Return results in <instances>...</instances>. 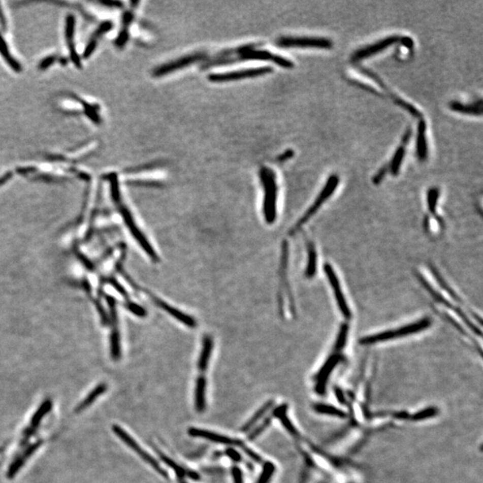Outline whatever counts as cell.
<instances>
[{
    "instance_id": "6da1fadb",
    "label": "cell",
    "mask_w": 483,
    "mask_h": 483,
    "mask_svg": "<svg viewBox=\"0 0 483 483\" xmlns=\"http://www.w3.org/2000/svg\"><path fill=\"white\" fill-rule=\"evenodd\" d=\"M246 60L271 61L281 68H286V69L294 68V63L283 56L275 55L273 53L267 51V50L255 49L254 45H246L239 47L237 49L222 51L219 54H217L216 59L206 63L205 66H203V68L206 69L211 67L225 66V65L233 64V63L246 61Z\"/></svg>"
},
{
    "instance_id": "7a4b0ae2",
    "label": "cell",
    "mask_w": 483,
    "mask_h": 483,
    "mask_svg": "<svg viewBox=\"0 0 483 483\" xmlns=\"http://www.w3.org/2000/svg\"><path fill=\"white\" fill-rule=\"evenodd\" d=\"M108 179L110 182V185H111V192H112L111 195H112L113 200L116 203V206L119 210L120 214L124 219V224L127 227L132 236H134L135 241L142 247L143 251L148 255V257L150 259V261L154 263H158L159 257L155 251V249L151 245L150 241L148 240L145 235L142 232L141 229L136 224L134 216L132 215L131 211L122 202L121 195H120L119 184H118V180H117V176H116V174H110Z\"/></svg>"
},
{
    "instance_id": "3957f363",
    "label": "cell",
    "mask_w": 483,
    "mask_h": 483,
    "mask_svg": "<svg viewBox=\"0 0 483 483\" xmlns=\"http://www.w3.org/2000/svg\"><path fill=\"white\" fill-rule=\"evenodd\" d=\"M431 325H432V319L429 317H424L417 321L399 327L395 330H386V331H382V332L362 337L359 340L360 345H376L381 342L398 339L401 337H405L410 335L420 333L424 330H428Z\"/></svg>"
},
{
    "instance_id": "277c9868",
    "label": "cell",
    "mask_w": 483,
    "mask_h": 483,
    "mask_svg": "<svg viewBox=\"0 0 483 483\" xmlns=\"http://www.w3.org/2000/svg\"><path fill=\"white\" fill-rule=\"evenodd\" d=\"M260 178L263 184V216L268 225L277 220V184L276 175L272 169L264 167L260 170Z\"/></svg>"
},
{
    "instance_id": "5b68a950",
    "label": "cell",
    "mask_w": 483,
    "mask_h": 483,
    "mask_svg": "<svg viewBox=\"0 0 483 483\" xmlns=\"http://www.w3.org/2000/svg\"><path fill=\"white\" fill-rule=\"evenodd\" d=\"M288 256L289 245L288 242L284 240L281 244L280 269H279V277H280V288L278 291V306L280 314H285V300L287 299L288 310L290 313L296 314V305L293 297L290 285H289L288 275Z\"/></svg>"
},
{
    "instance_id": "8992f818",
    "label": "cell",
    "mask_w": 483,
    "mask_h": 483,
    "mask_svg": "<svg viewBox=\"0 0 483 483\" xmlns=\"http://www.w3.org/2000/svg\"><path fill=\"white\" fill-rule=\"evenodd\" d=\"M338 183H339V177L337 175H332L329 177L324 187L322 188L319 195L317 196V198L315 199L314 203H312V205H311L310 208L304 212V215L300 217L299 220L293 226L292 229L289 230V236L296 235V233L300 231L308 221L314 216L316 212L320 209V207L326 203L331 195H333L334 191L337 189Z\"/></svg>"
},
{
    "instance_id": "52a82bcc",
    "label": "cell",
    "mask_w": 483,
    "mask_h": 483,
    "mask_svg": "<svg viewBox=\"0 0 483 483\" xmlns=\"http://www.w3.org/2000/svg\"><path fill=\"white\" fill-rule=\"evenodd\" d=\"M345 359L346 358L342 352L337 351H334L328 356L321 367L318 369L312 378L314 381V391L318 396L324 397L326 395L331 375L333 374L334 371L338 366V364L345 362Z\"/></svg>"
},
{
    "instance_id": "ba28073f",
    "label": "cell",
    "mask_w": 483,
    "mask_h": 483,
    "mask_svg": "<svg viewBox=\"0 0 483 483\" xmlns=\"http://www.w3.org/2000/svg\"><path fill=\"white\" fill-rule=\"evenodd\" d=\"M143 291L149 297V299L152 304H155L158 309H160L167 314H169L170 317L176 319L181 324L190 329H195L198 326L196 319L194 317H191V315L187 314L184 311H181L179 309L173 306L172 304H169L168 302H166L165 300L154 295L153 293L150 292L148 289L147 290L143 289Z\"/></svg>"
},
{
    "instance_id": "9c48e42d",
    "label": "cell",
    "mask_w": 483,
    "mask_h": 483,
    "mask_svg": "<svg viewBox=\"0 0 483 483\" xmlns=\"http://www.w3.org/2000/svg\"><path fill=\"white\" fill-rule=\"evenodd\" d=\"M112 429L114 433H115L122 441L124 442L126 446H129L132 450H134L135 453L138 455L139 457H141V458H142L143 461H145L146 463H148V464H149L152 468L155 469L160 475L164 476V477H169V474L167 473V472H166L164 469L161 467L157 461L155 460L153 457L150 456V454L147 453L145 450L142 448L141 446H139L138 443L135 441V439L132 438L131 436L128 434L126 431H124V430L120 427V426H118V425H113Z\"/></svg>"
},
{
    "instance_id": "30bf717a",
    "label": "cell",
    "mask_w": 483,
    "mask_h": 483,
    "mask_svg": "<svg viewBox=\"0 0 483 483\" xmlns=\"http://www.w3.org/2000/svg\"><path fill=\"white\" fill-rule=\"evenodd\" d=\"M324 272L326 274L327 277L329 279L330 287L333 290L335 299L337 302V306L339 311H341L342 315L346 320H349L352 318V311L349 308L348 304L346 302L343 289L341 287L340 281L338 279L337 273L334 270L333 267L330 265V263H325L323 267Z\"/></svg>"
},
{
    "instance_id": "8fae6325",
    "label": "cell",
    "mask_w": 483,
    "mask_h": 483,
    "mask_svg": "<svg viewBox=\"0 0 483 483\" xmlns=\"http://www.w3.org/2000/svg\"><path fill=\"white\" fill-rule=\"evenodd\" d=\"M277 45L281 48H315V49H331L333 43L326 38L316 37H282L278 39Z\"/></svg>"
},
{
    "instance_id": "7c38bea8",
    "label": "cell",
    "mask_w": 483,
    "mask_h": 483,
    "mask_svg": "<svg viewBox=\"0 0 483 483\" xmlns=\"http://www.w3.org/2000/svg\"><path fill=\"white\" fill-rule=\"evenodd\" d=\"M272 72L271 68H258L244 69L240 71L229 72L226 74H213L209 75V80L212 83H225L238 81L244 78H253L262 75L270 74Z\"/></svg>"
},
{
    "instance_id": "4fadbf2b",
    "label": "cell",
    "mask_w": 483,
    "mask_h": 483,
    "mask_svg": "<svg viewBox=\"0 0 483 483\" xmlns=\"http://www.w3.org/2000/svg\"><path fill=\"white\" fill-rule=\"evenodd\" d=\"M204 57H205V54L203 52L195 53V54L183 56L181 58L156 68L153 71V76L160 77V76L169 75L170 73L186 68L188 66H191V64H195L196 62L203 60Z\"/></svg>"
},
{
    "instance_id": "5bb4252c",
    "label": "cell",
    "mask_w": 483,
    "mask_h": 483,
    "mask_svg": "<svg viewBox=\"0 0 483 483\" xmlns=\"http://www.w3.org/2000/svg\"><path fill=\"white\" fill-rule=\"evenodd\" d=\"M401 37L398 36H391V37L385 38L383 40H380L376 43H373L371 45L366 46L363 49L356 50V52L352 55V62H359L361 60L365 59L370 56H373L375 54L384 51L385 49L390 48V46L396 44L397 42H400Z\"/></svg>"
},
{
    "instance_id": "9a60e30c",
    "label": "cell",
    "mask_w": 483,
    "mask_h": 483,
    "mask_svg": "<svg viewBox=\"0 0 483 483\" xmlns=\"http://www.w3.org/2000/svg\"><path fill=\"white\" fill-rule=\"evenodd\" d=\"M188 434L194 437V438H201L210 440V441L221 444V445H227V446H239L244 443L238 439H233L229 438L224 435L218 434L216 432L206 431L203 429H198V428H190L188 429Z\"/></svg>"
},
{
    "instance_id": "2e32d148",
    "label": "cell",
    "mask_w": 483,
    "mask_h": 483,
    "mask_svg": "<svg viewBox=\"0 0 483 483\" xmlns=\"http://www.w3.org/2000/svg\"><path fill=\"white\" fill-rule=\"evenodd\" d=\"M360 70L363 72L364 75H366L367 76H370L371 79H373L375 82H377V83H378V84H379V85H380V86L383 88V89H385V90L388 91V93H389V95H390V97L393 99V102H395L396 104L400 106L401 108H403V109H405V110H406L407 112L410 113V114H411L412 116H414V117H416V118H421V119H422V117H423V116H422V113L420 112L419 110L416 109L414 106H412V104H410V103H408V102H405V101H404V100H402L401 98L397 97V95H395V94H394L393 92H392V91H391V90H390V89H389V88L386 86V84L383 83L380 79L378 78L377 75H374L373 73H371V72L369 71V70L364 69V68H361Z\"/></svg>"
},
{
    "instance_id": "e0dca14e",
    "label": "cell",
    "mask_w": 483,
    "mask_h": 483,
    "mask_svg": "<svg viewBox=\"0 0 483 483\" xmlns=\"http://www.w3.org/2000/svg\"><path fill=\"white\" fill-rule=\"evenodd\" d=\"M214 349L213 337L210 334L203 335L202 341V349L198 360V370L200 372H205L209 367L210 357L212 356Z\"/></svg>"
},
{
    "instance_id": "ac0fdd59",
    "label": "cell",
    "mask_w": 483,
    "mask_h": 483,
    "mask_svg": "<svg viewBox=\"0 0 483 483\" xmlns=\"http://www.w3.org/2000/svg\"><path fill=\"white\" fill-rule=\"evenodd\" d=\"M196 379L195 390V406L198 412H203L206 409L207 378L204 372Z\"/></svg>"
},
{
    "instance_id": "d6986e66",
    "label": "cell",
    "mask_w": 483,
    "mask_h": 483,
    "mask_svg": "<svg viewBox=\"0 0 483 483\" xmlns=\"http://www.w3.org/2000/svg\"><path fill=\"white\" fill-rule=\"evenodd\" d=\"M427 124L423 118L420 120L417 127V139H416V151L417 156L421 161H425L428 157L427 137H426Z\"/></svg>"
},
{
    "instance_id": "ffe728a7",
    "label": "cell",
    "mask_w": 483,
    "mask_h": 483,
    "mask_svg": "<svg viewBox=\"0 0 483 483\" xmlns=\"http://www.w3.org/2000/svg\"><path fill=\"white\" fill-rule=\"evenodd\" d=\"M287 410H288V405L286 404H283V405H279V406H277V407L274 409L271 415H272V417H276L280 421L281 424L285 427L289 434L292 435L295 438H298L301 433L296 429V426L292 424L291 420L289 419L288 416H287Z\"/></svg>"
},
{
    "instance_id": "44dd1931",
    "label": "cell",
    "mask_w": 483,
    "mask_h": 483,
    "mask_svg": "<svg viewBox=\"0 0 483 483\" xmlns=\"http://www.w3.org/2000/svg\"><path fill=\"white\" fill-rule=\"evenodd\" d=\"M74 34H75V18L73 15H69L67 18V24H66V37L68 40V47L70 49L71 59L77 68H81V60L78 54L76 53L75 44H74Z\"/></svg>"
},
{
    "instance_id": "7402d4cb",
    "label": "cell",
    "mask_w": 483,
    "mask_h": 483,
    "mask_svg": "<svg viewBox=\"0 0 483 483\" xmlns=\"http://www.w3.org/2000/svg\"><path fill=\"white\" fill-rule=\"evenodd\" d=\"M429 268H430V271H431V274H432L433 277H434L435 280L438 283V285H439V287H440L444 292L446 293L447 296H449L450 299L452 300L453 302H455L457 305L461 307V306L464 304V302H463V300L461 299L460 296H458L457 293L454 291L452 287L446 283V281L442 277L441 274L438 272V270H437L432 264H430Z\"/></svg>"
},
{
    "instance_id": "603a6c76",
    "label": "cell",
    "mask_w": 483,
    "mask_h": 483,
    "mask_svg": "<svg viewBox=\"0 0 483 483\" xmlns=\"http://www.w3.org/2000/svg\"><path fill=\"white\" fill-rule=\"evenodd\" d=\"M307 246V266L305 269L304 276L306 278H312L317 273V263H318V254L315 244L311 240H306Z\"/></svg>"
},
{
    "instance_id": "cb8c5ba5",
    "label": "cell",
    "mask_w": 483,
    "mask_h": 483,
    "mask_svg": "<svg viewBox=\"0 0 483 483\" xmlns=\"http://www.w3.org/2000/svg\"><path fill=\"white\" fill-rule=\"evenodd\" d=\"M451 110L456 112L472 115V116H481L482 114V101L479 100V102L473 104H463L461 102H452L449 104Z\"/></svg>"
},
{
    "instance_id": "d4e9b609",
    "label": "cell",
    "mask_w": 483,
    "mask_h": 483,
    "mask_svg": "<svg viewBox=\"0 0 483 483\" xmlns=\"http://www.w3.org/2000/svg\"><path fill=\"white\" fill-rule=\"evenodd\" d=\"M52 407V404H51V401L50 400H45L43 403H42L41 407L38 409L37 412H35L33 419L30 421V427L27 429L26 431H25V437L27 438L30 437V435L34 434V431L36 430V428L38 427L39 424L41 423L42 418L44 417L46 413L50 411V409Z\"/></svg>"
},
{
    "instance_id": "484cf974",
    "label": "cell",
    "mask_w": 483,
    "mask_h": 483,
    "mask_svg": "<svg viewBox=\"0 0 483 483\" xmlns=\"http://www.w3.org/2000/svg\"><path fill=\"white\" fill-rule=\"evenodd\" d=\"M273 400L268 401L261 408L259 409L257 412H255L253 415L251 416L247 423L244 424L243 427L241 428V431H242V432H247L248 431H250L251 428L254 426V424L258 423L259 420L262 419L263 416L265 415L267 412H269L270 409L273 407Z\"/></svg>"
},
{
    "instance_id": "4316f807",
    "label": "cell",
    "mask_w": 483,
    "mask_h": 483,
    "mask_svg": "<svg viewBox=\"0 0 483 483\" xmlns=\"http://www.w3.org/2000/svg\"><path fill=\"white\" fill-rule=\"evenodd\" d=\"M405 154V144L402 143L400 146L397 148L396 152L394 154L393 158L390 163V170L393 176H397L400 171L401 165L404 159Z\"/></svg>"
},
{
    "instance_id": "83f0119b",
    "label": "cell",
    "mask_w": 483,
    "mask_h": 483,
    "mask_svg": "<svg viewBox=\"0 0 483 483\" xmlns=\"http://www.w3.org/2000/svg\"><path fill=\"white\" fill-rule=\"evenodd\" d=\"M107 389H108V387H107L106 384H101V385L96 387V388L91 391V393L77 406L76 412H80V411H82L83 409L88 407L89 405H91L96 398H98V397H100V396L104 393V392H106Z\"/></svg>"
},
{
    "instance_id": "f1b7e54d",
    "label": "cell",
    "mask_w": 483,
    "mask_h": 483,
    "mask_svg": "<svg viewBox=\"0 0 483 483\" xmlns=\"http://www.w3.org/2000/svg\"><path fill=\"white\" fill-rule=\"evenodd\" d=\"M348 324L346 322L341 324L339 331L337 334V339H336V343H335V346H334V351L342 352L344 350L345 345H346V342H347V338H348Z\"/></svg>"
},
{
    "instance_id": "f546056e",
    "label": "cell",
    "mask_w": 483,
    "mask_h": 483,
    "mask_svg": "<svg viewBox=\"0 0 483 483\" xmlns=\"http://www.w3.org/2000/svg\"><path fill=\"white\" fill-rule=\"evenodd\" d=\"M438 197H439V191H438V188H431L428 191V209H429V211L431 213V217H436V218L440 217L437 213V204H438Z\"/></svg>"
},
{
    "instance_id": "4dcf8cb0",
    "label": "cell",
    "mask_w": 483,
    "mask_h": 483,
    "mask_svg": "<svg viewBox=\"0 0 483 483\" xmlns=\"http://www.w3.org/2000/svg\"><path fill=\"white\" fill-rule=\"evenodd\" d=\"M0 54L4 57L5 60L7 61V63H8L15 71H21V66H20L18 62L12 56L11 54L9 53L8 46L6 44V42L3 40L1 34H0Z\"/></svg>"
},
{
    "instance_id": "1f68e13d",
    "label": "cell",
    "mask_w": 483,
    "mask_h": 483,
    "mask_svg": "<svg viewBox=\"0 0 483 483\" xmlns=\"http://www.w3.org/2000/svg\"><path fill=\"white\" fill-rule=\"evenodd\" d=\"M156 450V453L157 454V456L159 457L161 460L163 461L165 463L166 465L169 466V468L172 469L174 472H176V475L179 478V479H183L185 477V470H184L183 467H181L180 465H177L175 461H173L171 458H169V457H167L165 454L162 453L160 450L157 449L156 447H153Z\"/></svg>"
},
{
    "instance_id": "d6a6232c",
    "label": "cell",
    "mask_w": 483,
    "mask_h": 483,
    "mask_svg": "<svg viewBox=\"0 0 483 483\" xmlns=\"http://www.w3.org/2000/svg\"><path fill=\"white\" fill-rule=\"evenodd\" d=\"M275 471H276V466L273 463L265 462L263 465V472L261 473L256 483H269Z\"/></svg>"
},
{
    "instance_id": "836d02e7",
    "label": "cell",
    "mask_w": 483,
    "mask_h": 483,
    "mask_svg": "<svg viewBox=\"0 0 483 483\" xmlns=\"http://www.w3.org/2000/svg\"><path fill=\"white\" fill-rule=\"evenodd\" d=\"M271 421H272V415L267 417L266 419L264 420L263 423L259 425L258 427L255 428L254 430L251 431V433L249 434V436H248V440L253 441L254 439L258 438L259 436L262 434L263 431H265L267 428L270 426V424H271Z\"/></svg>"
},
{
    "instance_id": "e575fe53",
    "label": "cell",
    "mask_w": 483,
    "mask_h": 483,
    "mask_svg": "<svg viewBox=\"0 0 483 483\" xmlns=\"http://www.w3.org/2000/svg\"><path fill=\"white\" fill-rule=\"evenodd\" d=\"M434 221L435 226H436L438 229H444V227H445V223H444V220H443V218H442L441 217H437V218H435L434 217ZM424 230H425V232L429 233V234H432L433 222H431V219H430V217H429V215H426L425 217H424Z\"/></svg>"
},
{
    "instance_id": "d590c367",
    "label": "cell",
    "mask_w": 483,
    "mask_h": 483,
    "mask_svg": "<svg viewBox=\"0 0 483 483\" xmlns=\"http://www.w3.org/2000/svg\"><path fill=\"white\" fill-rule=\"evenodd\" d=\"M24 462H25V460H23V458L21 457L17 458V459H15V460L14 461V463H13L11 466H10V468L8 469V478H13V477L15 475V473L18 472L19 470L21 469V467L23 466Z\"/></svg>"
},
{
    "instance_id": "8d00e7d4",
    "label": "cell",
    "mask_w": 483,
    "mask_h": 483,
    "mask_svg": "<svg viewBox=\"0 0 483 483\" xmlns=\"http://www.w3.org/2000/svg\"><path fill=\"white\" fill-rule=\"evenodd\" d=\"M240 447L244 450V453L246 454L248 457L251 458L252 460L255 461L256 463H262V462H263V458L260 457L258 454L255 453L254 451H252L251 448H249L248 446H245L244 443H243V444L240 446Z\"/></svg>"
},
{
    "instance_id": "74e56055",
    "label": "cell",
    "mask_w": 483,
    "mask_h": 483,
    "mask_svg": "<svg viewBox=\"0 0 483 483\" xmlns=\"http://www.w3.org/2000/svg\"><path fill=\"white\" fill-rule=\"evenodd\" d=\"M387 172H388V168H387V167H383V168H381L380 170H379V171H378V172L377 173V174H376L374 176H373V178H372V182H373V184H380V182H381L382 180H383V178H384L385 176H386Z\"/></svg>"
},
{
    "instance_id": "f35d334b",
    "label": "cell",
    "mask_w": 483,
    "mask_h": 483,
    "mask_svg": "<svg viewBox=\"0 0 483 483\" xmlns=\"http://www.w3.org/2000/svg\"><path fill=\"white\" fill-rule=\"evenodd\" d=\"M232 475L233 478H234V482L235 483H244V479H243V473H242V471L240 470L238 467H233L232 468Z\"/></svg>"
},
{
    "instance_id": "ab89813d",
    "label": "cell",
    "mask_w": 483,
    "mask_h": 483,
    "mask_svg": "<svg viewBox=\"0 0 483 483\" xmlns=\"http://www.w3.org/2000/svg\"><path fill=\"white\" fill-rule=\"evenodd\" d=\"M226 453H227V455H228L234 462H236V463H239V462L242 461L241 455H240L237 451H236V450L233 449V448H228L227 451H226Z\"/></svg>"
},
{
    "instance_id": "60d3db41",
    "label": "cell",
    "mask_w": 483,
    "mask_h": 483,
    "mask_svg": "<svg viewBox=\"0 0 483 483\" xmlns=\"http://www.w3.org/2000/svg\"><path fill=\"white\" fill-rule=\"evenodd\" d=\"M294 156V150H287L286 151H285L284 153L281 154L280 156H278L277 157V160L279 162H284V161L287 160L289 158Z\"/></svg>"
},
{
    "instance_id": "b9f144b4",
    "label": "cell",
    "mask_w": 483,
    "mask_h": 483,
    "mask_svg": "<svg viewBox=\"0 0 483 483\" xmlns=\"http://www.w3.org/2000/svg\"><path fill=\"white\" fill-rule=\"evenodd\" d=\"M54 61H55V56H49V57H47L42 61L41 65H40V68L41 69H46V68H49V66L52 64Z\"/></svg>"
},
{
    "instance_id": "7bdbcfd3",
    "label": "cell",
    "mask_w": 483,
    "mask_h": 483,
    "mask_svg": "<svg viewBox=\"0 0 483 483\" xmlns=\"http://www.w3.org/2000/svg\"><path fill=\"white\" fill-rule=\"evenodd\" d=\"M185 476L190 477V478H191V479H194V480H199V479H200V475H199L197 472H194V471L185 470Z\"/></svg>"
},
{
    "instance_id": "ee69618b",
    "label": "cell",
    "mask_w": 483,
    "mask_h": 483,
    "mask_svg": "<svg viewBox=\"0 0 483 483\" xmlns=\"http://www.w3.org/2000/svg\"><path fill=\"white\" fill-rule=\"evenodd\" d=\"M11 176L12 175L10 174V173H8L7 175L1 176V177H0V185H2V184H5V183H6L8 180H9V178H10Z\"/></svg>"
},
{
    "instance_id": "f6af8a7d",
    "label": "cell",
    "mask_w": 483,
    "mask_h": 483,
    "mask_svg": "<svg viewBox=\"0 0 483 483\" xmlns=\"http://www.w3.org/2000/svg\"><path fill=\"white\" fill-rule=\"evenodd\" d=\"M0 23L2 24V26L6 27V19H5V16L3 14H2V11H1V8H0Z\"/></svg>"
},
{
    "instance_id": "bcb514c9",
    "label": "cell",
    "mask_w": 483,
    "mask_h": 483,
    "mask_svg": "<svg viewBox=\"0 0 483 483\" xmlns=\"http://www.w3.org/2000/svg\"><path fill=\"white\" fill-rule=\"evenodd\" d=\"M179 483H186V482H184V481H182V480H180Z\"/></svg>"
}]
</instances>
